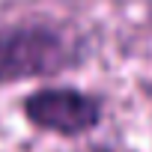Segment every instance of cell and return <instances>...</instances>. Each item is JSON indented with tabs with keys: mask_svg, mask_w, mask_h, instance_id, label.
Returning <instances> with one entry per match:
<instances>
[{
	"mask_svg": "<svg viewBox=\"0 0 152 152\" xmlns=\"http://www.w3.org/2000/svg\"><path fill=\"white\" fill-rule=\"evenodd\" d=\"M84 63V42L48 21H18L0 27V87L48 81Z\"/></svg>",
	"mask_w": 152,
	"mask_h": 152,
	"instance_id": "6da1fadb",
	"label": "cell"
},
{
	"mask_svg": "<svg viewBox=\"0 0 152 152\" xmlns=\"http://www.w3.org/2000/svg\"><path fill=\"white\" fill-rule=\"evenodd\" d=\"M24 119L45 134L84 137L104 119V102L78 87H39L21 99Z\"/></svg>",
	"mask_w": 152,
	"mask_h": 152,
	"instance_id": "7a4b0ae2",
	"label": "cell"
}]
</instances>
